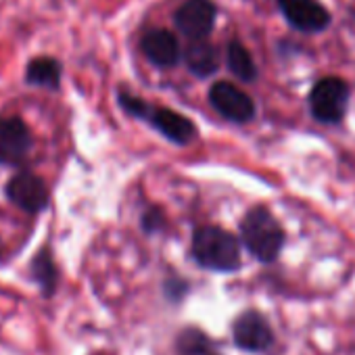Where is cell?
I'll return each mask as SVG.
<instances>
[{"mask_svg":"<svg viewBox=\"0 0 355 355\" xmlns=\"http://www.w3.org/2000/svg\"><path fill=\"white\" fill-rule=\"evenodd\" d=\"M3 257H5V243L0 239V261H3Z\"/></svg>","mask_w":355,"mask_h":355,"instance_id":"20","label":"cell"},{"mask_svg":"<svg viewBox=\"0 0 355 355\" xmlns=\"http://www.w3.org/2000/svg\"><path fill=\"white\" fill-rule=\"evenodd\" d=\"M63 82V63L51 55H38L26 65V84L57 92Z\"/></svg>","mask_w":355,"mask_h":355,"instance_id":"13","label":"cell"},{"mask_svg":"<svg viewBox=\"0 0 355 355\" xmlns=\"http://www.w3.org/2000/svg\"><path fill=\"white\" fill-rule=\"evenodd\" d=\"M34 136L19 115L0 117V165L19 167L30 157Z\"/></svg>","mask_w":355,"mask_h":355,"instance_id":"6","label":"cell"},{"mask_svg":"<svg viewBox=\"0 0 355 355\" xmlns=\"http://www.w3.org/2000/svg\"><path fill=\"white\" fill-rule=\"evenodd\" d=\"M309 111L320 123H338L349 105V86L345 80L330 76L313 84L309 92Z\"/></svg>","mask_w":355,"mask_h":355,"instance_id":"4","label":"cell"},{"mask_svg":"<svg viewBox=\"0 0 355 355\" xmlns=\"http://www.w3.org/2000/svg\"><path fill=\"white\" fill-rule=\"evenodd\" d=\"M153 130H157L165 140H169L171 144L178 146H187L191 144L199 130L195 125V121L187 115H182L180 111L169 109V107H157L150 105V111L144 119Z\"/></svg>","mask_w":355,"mask_h":355,"instance_id":"10","label":"cell"},{"mask_svg":"<svg viewBox=\"0 0 355 355\" xmlns=\"http://www.w3.org/2000/svg\"><path fill=\"white\" fill-rule=\"evenodd\" d=\"M117 105H119V109L125 115H130V117H134L138 121H144L146 115H148V111H150V103L148 101H144L138 94L125 92V90H119L117 92Z\"/></svg>","mask_w":355,"mask_h":355,"instance_id":"17","label":"cell"},{"mask_svg":"<svg viewBox=\"0 0 355 355\" xmlns=\"http://www.w3.org/2000/svg\"><path fill=\"white\" fill-rule=\"evenodd\" d=\"M140 226L146 234H159L167 228V216L159 205H148L140 216Z\"/></svg>","mask_w":355,"mask_h":355,"instance_id":"18","label":"cell"},{"mask_svg":"<svg viewBox=\"0 0 355 355\" xmlns=\"http://www.w3.org/2000/svg\"><path fill=\"white\" fill-rule=\"evenodd\" d=\"M278 11L293 30L305 34L324 32L332 21L320 0H278Z\"/></svg>","mask_w":355,"mask_h":355,"instance_id":"9","label":"cell"},{"mask_svg":"<svg viewBox=\"0 0 355 355\" xmlns=\"http://www.w3.org/2000/svg\"><path fill=\"white\" fill-rule=\"evenodd\" d=\"M226 65L228 71L245 84H251L259 78V69L255 65L251 51L239 38H232L226 46Z\"/></svg>","mask_w":355,"mask_h":355,"instance_id":"14","label":"cell"},{"mask_svg":"<svg viewBox=\"0 0 355 355\" xmlns=\"http://www.w3.org/2000/svg\"><path fill=\"white\" fill-rule=\"evenodd\" d=\"M32 276L40 288V293L51 299L57 293L59 286V268L49 249H42L34 259H32Z\"/></svg>","mask_w":355,"mask_h":355,"instance_id":"15","label":"cell"},{"mask_svg":"<svg viewBox=\"0 0 355 355\" xmlns=\"http://www.w3.org/2000/svg\"><path fill=\"white\" fill-rule=\"evenodd\" d=\"M7 199L26 214H40L49 207L51 193L46 182L32 171H19L7 182Z\"/></svg>","mask_w":355,"mask_h":355,"instance_id":"8","label":"cell"},{"mask_svg":"<svg viewBox=\"0 0 355 355\" xmlns=\"http://www.w3.org/2000/svg\"><path fill=\"white\" fill-rule=\"evenodd\" d=\"M163 291L171 303H180L184 299V295L189 293V282L182 280L180 276H169L163 284Z\"/></svg>","mask_w":355,"mask_h":355,"instance_id":"19","label":"cell"},{"mask_svg":"<svg viewBox=\"0 0 355 355\" xmlns=\"http://www.w3.org/2000/svg\"><path fill=\"white\" fill-rule=\"evenodd\" d=\"M191 255L209 272L228 274L241 268V243L220 226H199L193 232Z\"/></svg>","mask_w":355,"mask_h":355,"instance_id":"1","label":"cell"},{"mask_svg":"<svg viewBox=\"0 0 355 355\" xmlns=\"http://www.w3.org/2000/svg\"><path fill=\"white\" fill-rule=\"evenodd\" d=\"M182 63L195 78L207 80L220 71L222 61H220V51L211 40H197L182 46Z\"/></svg>","mask_w":355,"mask_h":355,"instance_id":"12","label":"cell"},{"mask_svg":"<svg viewBox=\"0 0 355 355\" xmlns=\"http://www.w3.org/2000/svg\"><path fill=\"white\" fill-rule=\"evenodd\" d=\"M232 338L239 349L249 351V353H261L272 347L274 332H272V326L268 324V320L259 311L249 309V311H243L234 320Z\"/></svg>","mask_w":355,"mask_h":355,"instance_id":"11","label":"cell"},{"mask_svg":"<svg viewBox=\"0 0 355 355\" xmlns=\"http://www.w3.org/2000/svg\"><path fill=\"white\" fill-rule=\"evenodd\" d=\"M140 53L157 69H173L182 63V44L169 28H150L140 36Z\"/></svg>","mask_w":355,"mask_h":355,"instance_id":"7","label":"cell"},{"mask_svg":"<svg viewBox=\"0 0 355 355\" xmlns=\"http://www.w3.org/2000/svg\"><path fill=\"white\" fill-rule=\"evenodd\" d=\"M175 351L178 355H222L216 343L199 328L189 326L182 328L175 336Z\"/></svg>","mask_w":355,"mask_h":355,"instance_id":"16","label":"cell"},{"mask_svg":"<svg viewBox=\"0 0 355 355\" xmlns=\"http://www.w3.org/2000/svg\"><path fill=\"white\" fill-rule=\"evenodd\" d=\"M220 17L216 0H184L171 13V24L189 42L209 40Z\"/></svg>","mask_w":355,"mask_h":355,"instance_id":"3","label":"cell"},{"mask_svg":"<svg viewBox=\"0 0 355 355\" xmlns=\"http://www.w3.org/2000/svg\"><path fill=\"white\" fill-rule=\"evenodd\" d=\"M207 98L214 111L232 123H249L257 113L255 101L243 88L226 80L214 82L207 92Z\"/></svg>","mask_w":355,"mask_h":355,"instance_id":"5","label":"cell"},{"mask_svg":"<svg viewBox=\"0 0 355 355\" xmlns=\"http://www.w3.org/2000/svg\"><path fill=\"white\" fill-rule=\"evenodd\" d=\"M241 239L249 253L261 263L278 259L284 247V230L266 207H253L241 220Z\"/></svg>","mask_w":355,"mask_h":355,"instance_id":"2","label":"cell"}]
</instances>
